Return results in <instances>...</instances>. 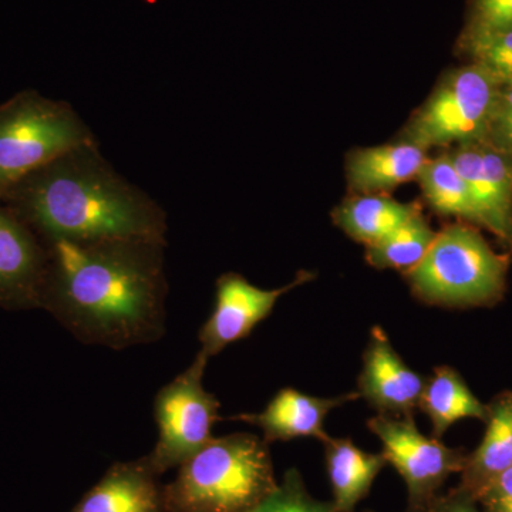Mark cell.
Masks as SVG:
<instances>
[{
  "mask_svg": "<svg viewBox=\"0 0 512 512\" xmlns=\"http://www.w3.org/2000/svg\"><path fill=\"white\" fill-rule=\"evenodd\" d=\"M42 244L47 266L40 308L74 338L114 350L163 338L168 244L147 239Z\"/></svg>",
  "mask_w": 512,
  "mask_h": 512,
  "instance_id": "6da1fadb",
  "label": "cell"
},
{
  "mask_svg": "<svg viewBox=\"0 0 512 512\" xmlns=\"http://www.w3.org/2000/svg\"><path fill=\"white\" fill-rule=\"evenodd\" d=\"M40 241L167 242V212L103 157L100 144L62 154L0 195Z\"/></svg>",
  "mask_w": 512,
  "mask_h": 512,
  "instance_id": "7a4b0ae2",
  "label": "cell"
},
{
  "mask_svg": "<svg viewBox=\"0 0 512 512\" xmlns=\"http://www.w3.org/2000/svg\"><path fill=\"white\" fill-rule=\"evenodd\" d=\"M276 485L264 439L249 433L214 437L164 485L165 512H249Z\"/></svg>",
  "mask_w": 512,
  "mask_h": 512,
  "instance_id": "3957f363",
  "label": "cell"
},
{
  "mask_svg": "<svg viewBox=\"0 0 512 512\" xmlns=\"http://www.w3.org/2000/svg\"><path fill=\"white\" fill-rule=\"evenodd\" d=\"M510 258L467 222L447 225L419 265L406 272L413 295L444 308L491 306L503 298Z\"/></svg>",
  "mask_w": 512,
  "mask_h": 512,
  "instance_id": "277c9868",
  "label": "cell"
},
{
  "mask_svg": "<svg viewBox=\"0 0 512 512\" xmlns=\"http://www.w3.org/2000/svg\"><path fill=\"white\" fill-rule=\"evenodd\" d=\"M96 143L67 101L32 89L16 93L0 104V195L67 151Z\"/></svg>",
  "mask_w": 512,
  "mask_h": 512,
  "instance_id": "5b68a950",
  "label": "cell"
},
{
  "mask_svg": "<svg viewBox=\"0 0 512 512\" xmlns=\"http://www.w3.org/2000/svg\"><path fill=\"white\" fill-rule=\"evenodd\" d=\"M500 86L478 64L448 70L414 111L400 138L426 150L483 143Z\"/></svg>",
  "mask_w": 512,
  "mask_h": 512,
  "instance_id": "8992f818",
  "label": "cell"
},
{
  "mask_svg": "<svg viewBox=\"0 0 512 512\" xmlns=\"http://www.w3.org/2000/svg\"><path fill=\"white\" fill-rule=\"evenodd\" d=\"M208 360L198 352L191 365L157 393L158 439L144 460L158 476L180 467L214 439L212 427L221 420V403L202 383Z\"/></svg>",
  "mask_w": 512,
  "mask_h": 512,
  "instance_id": "52a82bcc",
  "label": "cell"
},
{
  "mask_svg": "<svg viewBox=\"0 0 512 512\" xmlns=\"http://www.w3.org/2000/svg\"><path fill=\"white\" fill-rule=\"evenodd\" d=\"M367 429L382 441L386 463L393 466L406 483L407 512H430L448 477L461 473L466 464L467 456L463 451L420 433L414 416L376 414L367 420Z\"/></svg>",
  "mask_w": 512,
  "mask_h": 512,
  "instance_id": "ba28073f",
  "label": "cell"
},
{
  "mask_svg": "<svg viewBox=\"0 0 512 512\" xmlns=\"http://www.w3.org/2000/svg\"><path fill=\"white\" fill-rule=\"evenodd\" d=\"M313 279V272L301 271L282 288L262 289L237 272H225L215 282L214 309L198 333L200 352L211 359L232 343L248 338L274 312L282 296Z\"/></svg>",
  "mask_w": 512,
  "mask_h": 512,
  "instance_id": "9c48e42d",
  "label": "cell"
},
{
  "mask_svg": "<svg viewBox=\"0 0 512 512\" xmlns=\"http://www.w3.org/2000/svg\"><path fill=\"white\" fill-rule=\"evenodd\" d=\"M427 377L414 372L393 348L389 336L380 326L370 332L363 366L357 379V393L377 414L414 416L419 410Z\"/></svg>",
  "mask_w": 512,
  "mask_h": 512,
  "instance_id": "30bf717a",
  "label": "cell"
},
{
  "mask_svg": "<svg viewBox=\"0 0 512 512\" xmlns=\"http://www.w3.org/2000/svg\"><path fill=\"white\" fill-rule=\"evenodd\" d=\"M448 156L466 181L481 227L512 247V156L481 143L457 146Z\"/></svg>",
  "mask_w": 512,
  "mask_h": 512,
  "instance_id": "8fae6325",
  "label": "cell"
},
{
  "mask_svg": "<svg viewBox=\"0 0 512 512\" xmlns=\"http://www.w3.org/2000/svg\"><path fill=\"white\" fill-rule=\"evenodd\" d=\"M47 252L35 232L0 204V308H40Z\"/></svg>",
  "mask_w": 512,
  "mask_h": 512,
  "instance_id": "7c38bea8",
  "label": "cell"
},
{
  "mask_svg": "<svg viewBox=\"0 0 512 512\" xmlns=\"http://www.w3.org/2000/svg\"><path fill=\"white\" fill-rule=\"evenodd\" d=\"M357 399H360L357 390L342 396L318 397L285 387L272 397L262 412L241 413L229 417V420L244 421L258 427L268 444L308 437L325 443L330 437L325 430L328 414Z\"/></svg>",
  "mask_w": 512,
  "mask_h": 512,
  "instance_id": "4fadbf2b",
  "label": "cell"
},
{
  "mask_svg": "<svg viewBox=\"0 0 512 512\" xmlns=\"http://www.w3.org/2000/svg\"><path fill=\"white\" fill-rule=\"evenodd\" d=\"M69 512H165L164 485L144 457L114 463Z\"/></svg>",
  "mask_w": 512,
  "mask_h": 512,
  "instance_id": "5bb4252c",
  "label": "cell"
},
{
  "mask_svg": "<svg viewBox=\"0 0 512 512\" xmlns=\"http://www.w3.org/2000/svg\"><path fill=\"white\" fill-rule=\"evenodd\" d=\"M427 160L426 148L402 138L397 143L352 151L346 163L350 191L356 194L392 191L416 180Z\"/></svg>",
  "mask_w": 512,
  "mask_h": 512,
  "instance_id": "9a60e30c",
  "label": "cell"
},
{
  "mask_svg": "<svg viewBox=\"0 0 512 512\" xmlns=\"http://www.w3.org/2000/svg\"><path fill=\"white\" fill-rule=\"evenodd\" d=\"M487 406L483 440L461 471L460 487L474 497L512 467V392L498 394Z\"/></svg>",
  "mask_w": 512,
  "mask_h": 512,
  "instance_id": "2e32d148",
  "label": "cell"
},
{
  "mask_svg": "<svg viewBox=\"0 0 512 512\" xmlns=\"http://www.w3.org/2000/svg\"><path fill=\"white\" fill-rule=\"evenodd\" d=\"M325 446L326 471L332 485L333 505L338 512H353L367 497L380 471L386 466L383 454L363 451L350 439L329 437Z\"/></svg>",
  "mask_w": 512,
  "mask_h": 512,
  "instance_id": "e0dca14e",
  "label": "cell"
},
{
  "mask_svg": "<svg viewBox=\"0 0 512 512\" xmlns=\"http://www.w3.org/2000/svg\"><path fill=\"white\" fill-rule=\"evenodd\" d=\"M420 212L417 202H400L387 194H355L336 207L333 222L353 241L369 247Z\"/></svg>",
  "mask_w": 512,
  "mask_h": 512,
  "instance_id": "ac0fdd59",
  "label": "cell"
},
{
  "mask_svg": "<svg viewBox=\"0 0 512 512\" xmlns=\"http://www.w3.org/2000/svg\"><path fill=\"white\" fill-rule=\"evenodd\" d=\"M419 410L429 417L431 436L439 440L457 421L477 419L485 423L488 417L487 404L478 400L460 373L450 366L436 367L434 375L427 377Z\"/></svg>",
  "mask_w": 512,
  "mask_h": 512,
  "instance_id": "d6986e66",
  "label": "cell"
},
{
  "mask_svg": "<svg viewBox=\"0 0 512 512\" xmlns=\"http://www.w3.org/2000/svg\"><path fill=\"white\" fill-rule=\"evenodd\" d=\"M431 210L441 217L458 220L481 227L480 212L474 204L466 181L463 180L448 153L427 160L416 178Z\"/></svg>",
  "mask_w": 512,
  "mask_h": 512,
  "instance_id": "ffe728a7",
  "label": "cell"
},
{
  "mask_svg": "<svg viewBox=\"0 0 512 512\" xmlns=\"http://www.w3.org/2000/svg\"><path fill=\"white\" fill-rule=\"evenodd\" d=\"M436 235L420 212L387 237L366 247L367 264L377 269H399L406 274L423 261Z\"/></svg>",
  "mask_w": 512,
  "mask_h": 512,
  "instance_id": "44dd1931",
  "label": "cell"
},
{
  "mask_svg": "<svg viewBox=\"0 0 512 512\" xmlns=\"http://www.w3.org/2000/svg\"><path fill=\"white\" fill-rule=\"evenodd\" d=\"M457 46L468 63L483 67L501 86L512 84V30L458 42Z\"/></svg>",
  "mask_w": 512,
  "mask_h": 512,
  "instance_id": "7402d4cb",
  "label": "cell"
},
{
  "mask_svg": "<svg viewBox=\"0 0 512 512\" xmlns=\"http://www.w3.org/2000/svg\"><path fill=\"white\" fill-rule=\"evenodd\" d=\"M249 512H338L332 501H319L306 490L296 468L286 471L282 483Z\"/></svg>",
  "mask_w": 512,
  "mask_h": 512,
  "instance_id": "603a6c76",
  "label": "cell"
},
{
  "mask_svg": "<svg viewBox=\"0 0 512 512\" xmlns=\"http://www.w3.org/2000/svg\"><path fill=\"white\" fill-rule=\"evenodd\" d=\"M512 30V0H470L466 26L458 42L481 39Z\"/></svg>",
  "mask_w": 512,
  "mask_h": 512,
  "instance_id": "cb8c5ba5",
  "label": "cell"
},
{
  "mask_svg": "<svg viewBox=\"0 0 512 512\" xmlns=\"http://www.w3.org/2000/svg\"><path fill=\"white\" fill-rule=\"evenodd\" d=\"M512 156V84L500 86L483 143Z\"/></svg>",
  "mask_w": 512,
  "mask_h": 512,
  "instance_id": "d4e9b609",
  "label": "cell"
},
{
  "mask_svg": "<svg viewBox=\"0 0 512 512\" xmlns=\"http://www.w3.org/2000/svg\"><path fill=\"white\" fill-rule=\"evenodd\" d=\"M484 512H512V467L476 495Z\"/></svg>",
  "mask_w": 512,
  "mask_h": 512,
  "instance_id": "484cf974",
  "label": "cell"
},
{
  "mask_svg": "<svg viewBox=\"0 0 512 512\" xmlns=\"http://www.w3.org/2000/svg\"><path fill=\"white\" fill-rule=\"evenodd\" d=\"M430 512H484L476 497L464 488L458 487L446 495H439Z\"/></svg>",
  "mask_w": 512,
  "mask_h": 512,
  "instance_id": "4316f807",
  "label": "cell"
}]
</instances>
